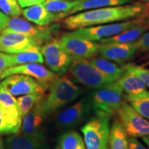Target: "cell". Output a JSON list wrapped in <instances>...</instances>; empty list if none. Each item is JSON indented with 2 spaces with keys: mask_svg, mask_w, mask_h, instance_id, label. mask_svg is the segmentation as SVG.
<instances>
[{
  "mask_svg": "<svg viewBox=\"0 0 149 149\" xmlns=\"http://www.w3.org/2000/svg\"><path fill=\"white\" fill-rule=\"evenodd\" d=\"M119 122L130 137H142L149 135V121L141 116L130 104L123 102L117 111Z\"/></svg>",
  "mask_w": 149,
  "mask_h": 149,
  "instance_id": "obj_8",
  "label": "cell"
},
{
  "mask_svg": "<svg viewBox=\"0 0 149 149\" xmlns=\"http://www.w3.org/2000/svg\"><path fill=\"white\" fill-rule=\"evenodd\" d=\"M40 51L49 69L59 76L68 71L72 59L61 46L59 40H53L41 46Z\"/></svg>",
  "mask_w": 149,
  "mask_h": 149,
  "instance_id": "obj_9",
  "label": "cell"
},
{
  "mask_svg": "<svg viewBox=\"0 0 149 149\" xmlns=\"http://www.w3.org/2000/svg\"><path fill=\"white\" fill-rule=\"evenodd\" d=\"M60 44L72 59H90L98 53L99 44L66 33L59 40Z\"/></svg>",
  "mask_w": 149,
  "mask_h": 149,
  "instance_id": "obj_10",
  "label": "cell"
},
{
  "mask_svg": "<svg viewBox=\"0 0 149 149\" xmlns=\"http://www.w3.org/2000/svg\"><path fill=\"white\" fill-rule=\"evenodd\" d=\"M45 0H17L19 5L22 8L31 7L35 5H38L42 3Z\"/></svg>",
  "mask_w": 149,
  "mask_h": 149,
  "instance_id": "obj_34",
  "label": "cell"
},
{
  "mask_svg": "<svg viewBox=\"0 0 149 149\" xmlns=\"http://www.w3.org/2000/svg\"><path fill=\"white\" fill-rule=\"evenodd\" d=\"M148 13V3L138 1L125 5L82 11L67 17L63 24L66 29L74 31L81 28L124 21Z\"/></svg>",
  "mask_w": 149,
  "mask_h": 149,
  "instance_id": "obj_1",
  "label": "cell"
},
{
  "mask_svg": "<svg viewBox=\"0 0 149 149\" xmlns=\"http://www.w3.org/2000/svg\"><path fill=\"white\" fill-rule=\"evenodd\" d=\"M79 1V0H45L42 3L46 10L55 14H59L60 20L67 17L68 13Z\"/></svg>",
  "mask_w": 149,
  "mask_h": 149,
  "instance_id": "obj_27",
  "label": "cell"
},
{
  "mask_svg": "<svg viewBox=\"0 0 149 149\" xmlns=\"http://www.w3.org/2000/svg\"><path fill=\"white\" fill-rule=\"evenodd\" d=\"M133 3L132 0H79L78 3L67 13V17L82 11L116 6Z\"/></svg>",
  "mask_w": 149,
  "mask_h": 149,
  "instance_id": "obj_22",
  "label": "cell"
},
{
  "mask_svg": "<svg viewBox=\"0 0 149 149\" xmlns=\"http://www.w3.org/2000/svg\"><path fill=\"white\" fill-rule=\"evenodd\" d=\"M43 99L44 97L22 117L19 133L46 141V137L43 124L46 118L43 112Z\"/></svg>",
  "mask_w": 149,
  "mask_h": 149,
  "instance_id": "obj_12",
  "label": "cell"
},
{
  "mask_svg": "<svg viewBox=\"0 0 149 149\" xmlns=\"http://www.w3.org/2000/svg\"><path fill=\"white\" fill-rule=\"evenodd\" d=\"M124 91L117 81L95 89L91 95L93 110L95 114L111 117L123 102Z\"/></svg>",
  "mask_w": 149,
  "mask_h": 149,
  "instance_id": "obj_5",
  "label": "cell"
},
{
  "mask_svg": "<svg viewBox=\"0 0 149 149\" xmlns=\"http://www.w3.org/2000/svg\"><path fill=\"white\" fill-rule=\"evenodd\" d=\"M0 10L8 16H19L22 14V9L17 0H0Z\"/></svg>",
  "mask_w": 149,
  "mask_h": 149,
  "instance_id": "obj_30",
  "label": "cell"
},
{
  "mask_svg": "<svg viewBox=\"0 0 149 149\" xmlns=\"http://www.w3.org/2000/svg\"><path fill=\"white\" fill-rule=\"evenodd\" d=\"M44 93L45 92H36L25 95L19 96L17 100L21 111L22 117L26 115L34 107L35 104L44 96Z\"/></svg>",
  "mask_w": 149,
  "mask_h": 149,
  "instance_id": "obj_28",
  "label": "cell"
},
{
  "mask_svg": "<svg viewBox=\"0 0 149 149\" xmlns=\"http://www.w3.org/2000/svg\"><path fill=\"white\" fill-rule=\"evenodd\" d=\"M109 149H128L127 134L119 121H114L111 128Z\"/></svg>",
  "mask_w": 149,
  "mask_h": 149,
  "instance_id": "obj_25",
  "label": "cell"
},
{
  "mask_svg": "<svg viewBox=\"0 0 149 149\" xmlns=\"http://www.w3.org/2000/svg\"><path fill=\"white\" fill-rule=\"evenodd\" d=\"M68 70L75 82L88 88L98 89L115 81L100 72L88 59H72Z\"/></svg>",
  "mask_w": 149,
  "mask_h": 149,
  "instance_id": "obj_6",
  "label": "cell"
},
{
  "mask_svg": "<svg viewBox=\"0 0 149 149\" xmlns=\"http://www.w3.org/2000/svg\"><path fill=\"white\" fill-rule=\"evenodd\" d=\"M5 29L23 33L32 37L41 46L53 40L51 31L49 28L35 26L23 19L16 17L9 19Z\"/></svg>",
  "mask_w": 149,
  "mask_h": 149,
  "instance_id": "obj_15",
  "label": "cell"
},
{
  "mask_svg": "<svg viewBox=\"0 0 149 149\" xmlns=\"http://www.w3.org/2000/svg\"><path fill=\"white\" fill-rule=\"evenodd\" d=\"M146 22L147 23V24H148V25L149 26V16L148 17L146 18Z\"/></svg>",
  "mask_w": 149,
  "mask_h": 149,
  "instance_id": "obj_40",
  "label": "cell"
},
{
  "mask_svg": "<svg viewBox=\"0 0 149 149\" xmlns=\"http://www.w3.org/2000/svg\"><path fill=\"white\" fill-rule=\"evenodd\" d=\"M56 149H86V146L78 132L67 130L58 137Z\"/></svg>",
  "mask_w": 149,
  "mask_h": 149,
  "instance_id": "obj_24",
  "label": "cell"
},
{
  "mask_svg": "<svg viewBox=\"0 0 149 149\" xmlns=\"http://www.w3.org/2000/svg\"><path fill=\"white\" fill-rule=\"evenodd\" d=\"M49 93L43 99V112L47 118L59 109L75 101L82 89L66 76H58L49 85Z\"/></svg>",
  "mask_w": 149,
  "mask_h": 149,
  "instance_id": "obj_2",
  "label": "cell"
},
{
  "mask_svg": "<svg viewBox=\"0 0 149 149\" xmlns=\"http://www.w3.org/2000/svg\"><path fill=\"white\" fill-rule=\"evenodd\" d=\"M88 60L100 72L113 79L115 81H116L122 75L125 70V66L120 67L115 62L104 58L102 56L97 57H93Z\"/></svg>",
  "mask_w": 149,
  "mask_h": 149,
  "instance_id": "obj_23",
  "label": "cell"
},
{
  "mask_svg": "<svg viewBox=\"0 0 149 149\" xmlns=\"http://www.w3.org/2000/svg\"><path fill=\"white\" fill-rule=\"evenodd\" d=\"M10 19L8 15L0 11V33L3 31L7 26V24Z\"/></svg>",
  "mask_w": 149,
  "mask_h": 149,
  "instance_id": "obj_36",
  "label": "cell"
},
{
  "mask_svg": "<svg viewBox=\"0 0 149 149\" xmlns=\"http://www.w3.org/2000/svg\"><path fill=\"white\" fill-rule=\"evenodd\" d=\"M148 16L149 13L133 18L125 22L81 28V29L74 30L70 33L74 36L81 37L85 40L95 42H99L104 39L113 37L132 29L135 26L144 22Z\"/></svg>",
  "mask_w": 149,
  "mask_h": 149,
  "instance_id": "obj_3",
  "label": "cell"
},
{
  "mask_svg": "<svg viewBox=\"0 0 149 149\" xmlns=\"http://www.w3.org/2000/svg\"><path fill=\"white\" fill-rule=\"evenodd\" d=\"M40 48H33L21 53L10 54V67L32 62L42 64L44 62V57L40 51Z\"/></svg>",
  "mask_w": 149,
  "mask_h": 149,
  "instance_id": "obj_26",
  "label": "cell"
},
{
  "mask_svg": "<svg viewBox=\"0 0 149 149\" xmlns=\"http://www.w3.org/2000/svg\"><path fill=\"white\" fill-rule=\"evenodd\" d=\"M140 2H144V3H147L149 4V0H138Z\"/></svg>",
  "mask_w": 149,
  "mask_h": 149,
  "instance_id": "obj_39",
  "label": "cell"
},
{
  "mask_svg": "<svg viewBox=\"0 0 149 149\" xmlns=\"http://www.w3.org/2000/svg\"><path fill=\"white\" fill-rule=\"evenodd\" d=\"M15 74H22L28 75L36 79L44 88L47 89L49 85L58 77L57 74L41 64V63L32 62L14 66L3 70L0 75V79Z\"/></svg>",
  "mask_w": 149,
  "mask_h": 149,
  "instance_id": "obj_11",
  "label": "cell"
},
{
  "mask_svg": "<svg viewBox=\"0 0 149 149\" xmlns=\"http://www.w3.org/2000/svg\"><path fill=\"white\" fill-rule=\"evenodd\" d=\"M41 47L32 37L15 31L4 29L0 33V52L15 54L31 48Z\"/></svg>",
  "mask_w": 149,
  "mask_h": 149,
  "instance_id": "obj_13",
  "label": "cell"
},
{
  "mask_svg": "<svg viewBox=\"0 0 149 149\" xmlns=\"http://www.w3.org/2000/svg\"><path fill=\"white\" fill-rule=\"evenodd\" d=\"M142 140L145 144L147 145V146L148 147V149H149V135L142 137Z\"/></svg>",
  "mask_w": 149,
  "mask_h": 149,
  "instance_id": "obj_37",
  "label": "cell"
},
{
  "mask_svg": "<svg viewBox=\"0 0 149 149\" xmlns=\"http://www.w3.org/2000/svg\"><path fill=\"white\" fill-rule=\"evenodd\" d=\"M126 70L128 71L133 72L137 77L140 78L141 81L144 83V84L149 88V70L140 66H136V65H126Z\"/></svg>",
  "mask_w": 149,
  "mask_h": 149,
  "instance_id": "obj_31",
  "label": "cell"
},
{
  "mask_svg": "<svg viewBox=\"0 0 149 149\" xmlns=\"http://www.w3.org/2000/svg\"><path fill=\"white\" fill-rule=\"evenodd\" d=\"M0 149H6L4 141L1 136H0Z\"/></svg>",
  "mask_w": 149,
  "mask_h": 149,
  "instance_id": "obj_38",
  "label": "cell"
},
{
  "mask_svg": "<svg viewBox=\"0 0 149 149\" xmlns=\"http://www.w3.org/2000/svg\"><path fill=\"white\" fill-rule=\"evenodd\" d=\"M4 144L6 149H49L46 141L21 134L9 136Z\"/></svg>",
  "mask_w": 149,
  "mask_h": 149,
  "instance_id": "obj_20",
  "label": "cell"
},
{
  "mask_svg": "<svg viewBox=\"0 0 149 149\" xmlns=\"http://www.w3.org/2000/svg\"><path fill=\"white\" fill-rule=\"evenodd\" d=\"M10 67V54L0 52V75L3 70Z\"/></svg>",
  "mask_w": 149,
  "mask_h": 149,
  "instance_id": "obj_33",
  "label": "cell"
},
{
  "mask_svg": "<svg viewBox=\"0 0 149 149\" xmlns=\"http://www.w3.org/2000/svg\"><path fill=\"white\" fill-rule=\"evenodd\" d=\"M117 81L122 88L123 91L126 93L125 97L139 96L148 91L146 90V86L141 81L140 78L133 72L126 70V66L124 72L117 80Z\"/></svg>",
  "mask_w": 149,
  "mask_h": 149,
  "instance_id": "obj_18",
  "label": "cell"
},
{
  "mask_svg": "<svg viewBox=\"0 0 149 149\" xmlns=\"http://www.w3.org/2000/svg\"><path fill=\"white\" fill-rule=\"evenodd\" d=\"M22 14L28 21L40 26H46L54 22L60 20L59 14H55L46 10L42 3L28 7L22 10Z\"/></svg>",
  "mask_w": 149,
  "mask_h": 149,
  "instance_id": "obj_19",
  "label": "cell"
},
{
  "mask_svg": "<svg viewBox=\"0 0 149 149\" xmlns=\"http://www.w3.org/2000/svg\"><path fill=\"white\" fill-rule=\"evenodd\" d=\"M111 117L95 114L81 128L86 149H109Z\"/></svg>",
  "mask_w": 149,
  "mask_h": 149,
  "instance_id": "obj_4",
  "label": "cell"
},
{
  "mask_svg": "<svg viewBox=\"0 0 149 149\" xmlns=\"http://www.w3.org/2000/svg\"><path fill=\"white\" fill-rule=\"evenodd\" d=\"M126 99L136 111L144 118L149 120V91L141 95Z\"/></svg>",
  "mask_w": 149,
  "mask_h": 149,
  "instance_id": "obj_29",
  "label": "cell"
},
{
  "mask_svg": "<svg viewBox=\"0 0 149 149\" xmlns=\"http://www.w3.org/2000/svg\"><path fill=\"white\" fill-rule=\"evenodd\" d=\"M133 43L137 51L145 52L149 51V32L145 33L138 40Z\"/></svg>",
  "mask_w": 149,
  "mask_h": 149,
  "instance_id": "obj_32",
  "label": "cell"
},
{
  "mask_svg": "<svg viewBox=\"0 0 149 149\" xmlns=\"http://www.w3.org/2000/svg\"><path fill=\"white\" fill-rule=\"evenodd\" d=\"M149 29V26L146 20L142 23L135 26L132 29L115 35V36L104 39L100 42V44H124V43H133L137 41L141 36Z\"/></svg>",
  "mask_w": 149,
  "mask_h": 149,
  "instance_id": "obj_21",
  "label": "cell"
},
{
  "mask_svg": "<svg viewBox=\"0 0 149 149\" xmlns=\"http://www.w3.org/2000/svg\"><path fill=\"white\" fill-rule=\"evenodd\" d=\"M128 149H146L144 145L136 137H130L128 139Z\"/></svg>",
  "mask_w": 149,
  "mask_h": 149,
  "instance_id": "obj_35",
  "label": "cell"
},
{
  "mask_svg": "<svg viewBox=\"0 0 149 149\" xmlns=\"http://www.w3.org/2000/svg\"><path fill=\"white\" fill-rule=\"evenodd\" d=\"M92 111L91 96L84 97L57 115L55 126L59 130H72L84 122Z\"/></svg>",
  "mask_w": 149,
  "mask_h": 149,
  "instance_id": "obj_7",
  "label": "cell"
},
{
  "mask_svg": "<svg viewBox=\"0 0 149 149\" xmlns=\"http://www.w3.org/2000/svg\"><path fill=\"white\" fill-rule=\"evenodd\" d=\"M137 52L133 43L99 44L98 46V53L102 57L121 64L130 60Z\"/></svg>",
  "mask_w": 149,
  "mask_h": 149,
  "instance_id": "obj_16",
  "label": "cell"
},
{
  "mask_svg": "<svg viewBox=\"0 0 149 149\" xmlns=\"http://www.w3.org/2000/svg\"><path fill=\"white\" fill-rule=\"evenodd\" d=\"M0 86L15 97L25 95L36 92H45L40 82L33 77L22 74H15L3 79Z\"/></svg>",
  "mask_w": 149,
  "mask_h": 149,
  "instance_id": "obj_14",
  "label": "cell"
},
{
  "mask_svg": "<svg viewBox=\"0 0 149 149\" xmlns=\"http://www.w3.org/2000/svg\"><path fill=\"white\" fill-rule=\"evenodd\" d=\"M20 109H8L0 105V135H17L22 126Z\"/></svg>",
  "mask_w": 149,
  "mask_h": 149,
  "instance_id": "obj_17",
  "label": "cell"
},
{
  "mask_svg": "<svg viewBox=\"0 0 149 149\" xmlns=\"http://www.w3.org/2000/svg\"><path fill=\"white\" fill-rule=\"evenodd\" d=\"M68 1H73V0H68Z\"/></svg>",
  "mask_w": 149,
  "mask_h": 149,
  "instance_id": "obj_41",
  "label": "cell"
}]
</instances>
